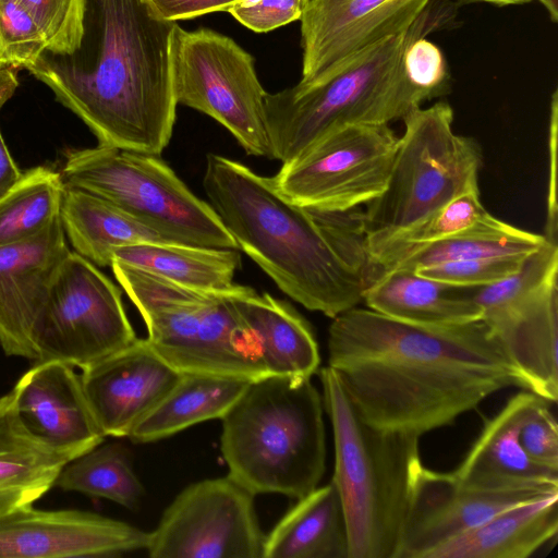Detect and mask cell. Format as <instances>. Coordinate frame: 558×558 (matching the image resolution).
<instances>
[{"label":"cell","mask_w":558,"mask_h":558,"mask_svg":"<svg viewBox=\"0 0 558 558\" xmlns=\"http://www.w3.org/2000/svg\"><path fill=\"white\" fill-rule=\"evenodd\" d=\"M11 391L23 425L49 446L81 456L104 441L73 366L35 362Z\"/></svg>","instance_id":"d6986e66"},{"label":"cell","mask_w":558,"mask_h":558,"mask_svg":"<svg viewBox=\"0 0 558 558\" xmlns=\"http://www.w3.org/2000/svg\"><path fill=\"white\" fill-rule=\"evenodd\" d=\"M398 138L389 124L336 129L282 163L274 184L303 208L345 211L367 205L387 185Z\"/></svg>","instance_id":"7c38bea8"},{"label":"cell","mask_w":558,"mask_h":558,"mask_svg":"<svg viewBox=\"0 0 558 558\" xmlns=\"http://www.w3.org/2000/svg\"><path fill=\"white\" fill-rule=\"evenodd\" d=\"M555 278H558V243L546 240L524 257L515 272L488 286L468 288V292L484 315L521 301Z\"/></svg>","instance_id":"836d02e7"},{"label":"cell","mask_w":558,"mask_h":558,"mask_svg":"<svg viewBox=\"0 0 558 558\" xmlns=\"http://www.w3.org/2000/svg\"><path fill=\"white\" fill-rule=\"evenodd\" d=\"M557 532L558 494L504 509L425 558H527Z\"/></svg>","instance_id":"d4e9b609"},{"label":"cell","mask_w":558,"mask_h":558,"mask_svg":"<svg viewBox=\"0 0 558 558\" xmlns=\"http://www.w3.org/2000/svg\"><path fill=\"white\" fill-rule=\"evenodd\" d=\"M558 93L554 92L550 106L549 123V156H550V181L548 193V211L546 222V233L544 236L550 242H557V199H556V143H557V112H558Z\"/></svg>","instance_id":"b9f144b4"},{"label":"cell","mask_w":558,"mask_h":558,"mask_svg":"<svg viewBox=\"0 0 558 558\" xmlns=\"http://www.w3.org/2000/svg\"><path fill=\"white\" fill-rule=\"evenodd\" d=\"M323 397L311 379L265 376L251 381L221 418L228 475L255 496L300 499L325 472Z\"/></svg>","instance_id":"5b68a950"},{"label":"cell","mask_w":558,"mask_h":558,"mask_svg":"<svg viewBox=\"0 0 558 558\" xmlns=\"http://www.w3.org/2000/svg\"><path fill=\"white\" fill-rule=\"evenodd\" d=\"M263 558H349L344 512L332 480L298 499L265 536Z\"/></svg>","instance_id":"484cf974"},{"label":"cell","mask_w":558,"mask_h":558,"mask_svg":"<svg viewBox=\"0 0 558 558\" xmlns=\"http://www.w3.org/2000/svg\"><path fill=\"white\" fill-rule=\"evenodd\" d=\"M5 68L0 60V69Z\"/></svg>","instance_id":"7dc6e473"},{"label":"cell","mask_w":558,"mask_h":558,"mask_svg":"<svg viewBox=\"0 0 558 558\" xmlns=\"http://www.w3.org/2000/svg\"><path fill=\"white\" fill-rule=\"evenodd\" d=\"M54 486L104 498L135 510L144 486L135 474L128 449L122 444H99L68 462Z\"/></svg>","instance_id":"4dcf8cb0"},{"label":"cell","mask_w":558,"mask_h":558,"mask_svg":"<svg viewBox=\"0 0 558 558\" xmlns=\"http://www.w3.org/2000/svg\"><path fill=\"white\" fill-rule=\"evenodd\" d=\"M546 9L549 19L554 22H558V0H538Z\"/></svg>","instance_id":"bcb514c9"},{"label":"cell","mask_w":558,"mask_h":558,"mask_svg":"<svg viewBox=\"0 0 558 558\" xmlns=\"http://www.w3.org/2000/svg\"><path fill=\"white\" fill-rule=\"evenodd\" d=\"M113 259L174 283L205 291L232 287L241 265L236 248L180 243H141L118 248Z\"/></svg>","instance_id":"f1b7e54d"},{"label":"cell","mask_w":558,"mask_h":558,"mask_svg":"<svg viewBox=\"0 0 558 558\" xmlns=\"http://www.w3.org/2000/svg\"><path fill=\"white\" fill-rule=\"evenodd\" d=\"M510 226L485 209L480 191L462 194L395 235L371 255L369 282L422 245L474 230L506 229Z\"/></svg>","instance_id":"f546056e"},{"label":"cell","mask_w":558,"mask_h":558,"mask_svg":"<svg viewBox=\"0 0 558 558\" xmlns=\"http://www.w3.org/2000/svg\"><path fill=\"white\" fill-rule=\"evenodd\" d=\"M38 27L46 48L66 52L81 34L84 0H19Z\"/></svg>","instance_id":"d590c367"},{"label":"cell","mask_w":558,"mask_h":558,"mask_svg":"<svg viewBox=\"0 0 558 558\" xmlns=\"http://www.w3.org/2000/svg\"><path fill=\"white\" fill-rule=\"evenodd\" d=\"M136 338L121 290L96 265L70 251L35 324L36 362L60 361L84 368Z\"/></svg>","instance_id":"8fae6325"},{"label":"cell","mask_w":558,"mask_h":558,"mask_svg":"<svg viewBox=\"0 0 558 558\" xmlns=\"http://www.w3.org/2000/svg\"><path fill=\"white\" fill-rule=\"evenodd\" d=\"M245 0H146L160 19L177 22L194 19L210 12L229 11Z\"/></svg>","instance_id":"60d3db41"},{"label":"cell","mask_w":558,"mask_h":558,"mask_svg":"<svg viewBox=\"0 0 558 558\" xmlns=\"http://www.w3.org/2000/svg\"><path fill=\"white\" fill-rule=\"evenodd\" d=\"M466 2H484V3H490L498 7H505V5H517V4H525L530 3L534 0H462Z\"/></svg>","instance_id":"f6af8a7d"},{"label":"cell","mask_w":558,"mask_h":558,"mask_svg":"<svg viewBox=\"0 0 558 558\" xmlns=\"http://www.w3.org/2000/svg\"><path fill=\"white\" fill-rule=\"evenodd\" d=\"M327 347L357 414L381 432L421 438L499 390H526L482 319L425 326L355 306L332 318Z\"/></svg>","instance_id":"6da1fadb"},{"label":"cell","mask_w":558,"mask_h":558,"mask_svg":"<svg viewBox=\"0 0 558 558\" xmlns=\"http://www.w3.org/2000/svg\"><path fill=\"white\" fill-rule=\"evenodd\" d=\"M403 68L410 83L426 100L449 93L451 78L445 54L426 36L417 37L408 45Z\"/></svg>","instance_id":"74e56055"},{"label":"cell","mask_w":558,"mask_h":558,"mask_svg":"<svg viewBox=\"0 0 558 558\" xmlns=\"http://www.w3.org/2000/svg\"><path fill=\"white\" fill-rule=\"evenodd\" d=\"M177 27L146 0H84L74 48H45L26 70L90 129L99 145L160 155L171 140L178 106Z\"/></svg>","instance_id":"7a4b0ae2"},{"label":"cell","mask_w":558,"mask_h":558,"mask_svg":"<svg viewBox=\"0 0 558 558\" xmlns=\"http://www.w3.org/2000/svg\"><path fill=\"white\" fill-rule=\"evenodd\" d=\"M60 218L75 252L100 267L111 266L118 248L141 243H170L110 202L78 189L64 187Z\"/></svg>","instance_id":"4316f807"},{"label":"cell","mask_w":558,"mask_h":558,"mask_svg":"<svg viewBox=\"0 0 558 558\" xmlns=\"http://www.w3.org/2000/svg\"><path fill=\"white\" fill-rule=\"evenodd\" d=\"M255 495L228 474L193 483L148 532L151 558H263Z\"/></svg>","instance_id":"4fadbf2b"},{"label":"cell","mask_w":558,"mask_h":558,"mask_svg":"<svg viewBox=\"0 0 558 558\" xmlns=\"http://www.w3.org/2000/svg\"><path fill=\"white\" fill-rule=\"evenodd\" d=\"M147 544L148 532L89 511L31 505L0 519V558L118 557Z\"/></svg>","instance_id":"2e32d148"},{"label":"cell","mask_w":558,"mask_h":558,"mask_svg":"<svg viewBox=\"0 0 558 558\" xmlns=\"http://www.w3.org/2000/svg\"><path fill=\"white\" fill-rule=\"evenodd\" d=\"M183 373L136 338L125 348L82 368L90 410L105 436L129 437Z\"/></svg>","instance_id":"e0dca14e"},{"label":"cell","mask_w":558,"mask_h":558,"mask_svg":"<svg viewBox=\"0 0 558 558\" xmlns=\"http://www.w3.org/2000/svg\"><path fill=\"white\" fill-rule=\"evenodd\" d=\"M302 0H245L228 12L245 27L266 33L300 20Z\"/></svg>","instance_id":"ab89813d"},{"label":"cell","mask_w":558,"mask_h":558,"mask_svg":"<svg viewBox=\"0 0 558 558\" xmlns=\"http://www.w3.org/2000/svg\"><path fill=\"white\" fill-rule=\"evenodd\" d=\"M546 241L544 234L514 226L461 233L411 251L393 268H417L478 257L525 256ZM389 269V270H391Z\"/></svg>","instance_id":"d6a6232c"},{"label":"cell","mask_w":558,"mask_h":558,"mask_svg":"<svg viewBox=\"0 0 558 558\" xmlns=\"http://www.w3.org/2000/svg\"><path fill=\"white\" fill-rule=\"evenodd\" d=\"M429 0H308L302 11L301 85L317 82L362 50L407 29Z\"/></svg>","instance_id":"9a60e30c"},{"label":"cell","mask_w":558,"mask_h":558,"mask_svg":"<svg viewBox=\"0 0 558 558\" xmlns=\"http://www.w3.org/2000/svg\"><path fill=\"white\" fill-rule=\"evenodd\" d=\"M482 320L522 375L526 390L558 399V278Z\"/></svg>","instance_id":"ffe728a7"},{"label":"cell","mask_w":558,"mask_h":558,"mask_svg":"<svg viewBox=\"0 0 558 558\" xmlns=\"http://www.w3.org/2000/svg\"><path fill=\"white\" fill-rule=\"evenodd\" d=\"M402 120L404 132L398 138L387 185L363 210L369 257L456 197L480 191L481 146L453 132L448 102L418 107Z\"/></svg>","instance_id":"ba28073f"},{"label":"cell","mask_w":558,"mask_h":558,"mask_svg":"<svg viewBox=\"0 0 558 558\" xmlns=\"http://www.w3.org/2000/svg\"><path fill=\"white\" fill-rule=\"evenodd\" d=\"M333 432L335 483L344 512L349 558H395L407 517L420 438L366 424L338 374L319 373Z\"/></svg>","instance_id":"8992f818"},{"label":"cell","mask_w":558,"mask_h":558,"mask_svg":"<svg viewBox=\"0 0 558 558\" xmlns=\"http://www.w3.org/2000/svg\"><path fill=\"white\" fill-rule=\"evenodd\" d=\"M19 85L12 68L0 69V109L11 98Z\"/></svg>","instance_id":"ee69618b"},{"label":"cell","mask_w":558,"mask_h":558,"mask_svg":"<svg viewBox=\"0 0 558 558\" xmlns=\"http://www.w3.org/2000/svg\"><path fill=\"white\" fill-rule=\"evenodd\" d=\"M539 398L523 390L485 422L468 454L453 471L462 484L490 490L558 487V471L535 464L519 441L520 425Z\"/></svg>","instance_id":"44dd1931"},{"label":"cell","mask_w":558,"mask_h":558,"mask_svg":"<svg viewBox=\"0 0 558 558\" xmlns=\"http://www.w3.org/2000/svg\"><path fill=\"white\" fill-rule=\"evenodd\" d=\"M454 11L452 3L429 0L407 29L352 56L317 82L267 93L265 117L274 159L288 162L336 129L389 124L418 108L426 99L405 75V48L448 25Z\"/></svg>","instance_id":"277c9868"},{"label":"cell","mask_w":558,"mask_h":558,"mask_svg":"<svg viewBox=\"0 0 558 558\" xmlns=\"http://www.w3.org/2000/svg\"><path fill=\"white\" fill-rule=\"evenodd\" d=\"M61 178L66 187L110 202L170 243L238 250L209 203L193 194L160 155L98 145L72 151Z\"/></svg>","instance_id":"9c48e42d"},{"label":"cell","mask_w":558,"mask_h":558,"mask_svg":"<svg viewBox=\"0 0 558 558\" xmlns=\"http://www.w3.org/2000/svg\"><path fill=\"white\" fill-rule=\"evenodd\" d=\"M22 174L12 159L0 132V198L17 183Z\"/></svg>","instance_id":"7bdbcfd3"},{"label":"cell","mask_w":558,"mask_h":558,"mask_svg":"<svg viewBox=\"0 0 558 558\" xmlns=\"http://www.w3.org/2000/svg\"><path fill=\"white\" fill-rule=\"evenodd\" d=\"M64 187L61 174L47 167L23 173L0 198V246L41 232L60 213Z\"/></svg>","instance_id":"1f68e13d"},{"label":"cell","mask_w":558,"mask_h":558,"mask_svg":"<svg viewBox=\"0 0 558 558\" xmlns=\"http://www.w3.org/2000/svg\"><path fill=\"white\" fill-rule=\"evenodd\" d=\"M78 457L40 440L21 422L13 392L0 397V519L33 505L51 487L62 468Z\"/></svg>","instance_id":"603a6c76"},{"label":"cell","mask_w":558,"mask_h":558,"mask_svg":"<svg viewBox=\"0 0 558 558\" xmlns=\"http://www.w3.org/2000/svg\"><path fill=\"white\" fill-rule=\"evenodd\" d=\"M525 256L478 257L422 267L414 271L450 286L476 288L498 282L515 272Z\"/></svg>","instance_id":"8d00e7d4"},{"label":"cell","mask_w":558,"mask_h":558,"mask_svg":"<svg viewBox=\"0 0 558 558\" xmlns=\"http://www.w3.org/2000/svg\"><path fill=\"white\" fill-rule=\"evenodd\" d=\"M548 403L539 398L529 410L519 428V441L531 461L558 471V425Z\"/></svg>","instance_id":"f35d334b"},{"label":"cell","mask_w":558,"mask_h":558,"mask_svg":"<svg viewBox=\"0 0 558 558\" xmlns=\"http://www.w3.org/2000/svg\"><path fill=\"white\" fill-rule=\"evenodd\" d=\"M110 267L146 325L147 342L175 369L247 381L270 376L256 337L233 303L235 284L205 291L117 259Z\"/></svg>","instance_id":"52a82bcc"},{"label":"cell","mask_w":558,"mask_h":558,"mask_svg":"<svg viewBox=\"0 0 558 558\" xmlns=\"http://www.w3.org/2000/svg\"><path fill=\"white\" fill-rule=\"evenodd\" d=\"M251 381L209 374H183L128 438L146 444L197 423L222 418Z\"/></svg>","instance_id":"83f0119b"},{"label":"cell","mask_w":558,"mask_h":558,"mask_svg":"<svg viewBox=\"0 0 558 558\" xmlns=\"http://www.w3.org/2000/svg\"><path fill=\"white\" fill-rule=\"evenodd\" d=\"M558 494V487L480 489L453 472L415 466L409 508L395 558H425L439 545L474 529L509 507Z\"/></svg>","instance_id":"5bb4252c"},{"label":"cell","mask_w":558,"mask_h":558,"mask_svg":"<svg viewBox=\"0 0 558 558\" xmlns=\"http://www.w3.org/2000/svg\"><path fill=\"white\" fill-rule=\"evenodd\" d=\"M363 301L383 315L425 326L466 324L483 316L468 288L450 286L405 268H393L373 279Z\"/></svg>","instance_id":"cb8c5ba5"},{"label":"cell","mask_w":558,"mask_h":558,"mask_svg":"<svg viewBox=\"0 0 558 558\" xmlns=\"http://www.w3.org/2000/svg\"><path fill=\"white\" fill-rule=\"evenodd\" d=\"M69 253L60 213L35 236L0 246V345L7 355L37 361L35 324Z\"/></svg>","instance_id":"ac0fdd59"},{"label":"cell","mask_w":558,"mask_h":558,"mask_svg":"<svg viewBox=\"0 0 558 558\" xmlns=\"http://www.w3.org/2000/svg\"><path fill=\"white\" fill-rule=\"evenodd\" d=\"M302 1H303V3L305 4L308 0H302Z\"/></svg>","instance_id":"c3c4849f"},{"label":"cell","mask_w":558,"mask_h":558,"mask_svg":"<svg viewBox=\"0 0 558 558\" xmlns=\"http://www.w3.org/2000/svg\"><path fill=\"white\" fill-rule=\"evenodd\" d=\"M44 38L19 0H0V60L4 66L27 68L43 49Z\"/></svg>","instance_id":"e575fe53"},{"label":"cell","mask_w":558,"mask_h":558,"mask_svg":"<svg viewBox=\"0 0 558 558\" xmlns=\"http://www.w3.org/2000/svg\"><path fill=\"white\" fill-rule=\"evenodd\" d=\"M233 303L257 339L269 375L311 379L320 363L307 322L287 302L253 288L235 284Z\"/></svg>","instance_id":"7402d4cb"},{"label":"cell","mask_w":558,"mask_h":558,"mask_svg":"<svg viewBox=\"0 0 558 558\" xmlns=\"http://www.w3.org/2000/svg\"><path fill=\"white\" fill-rule=\"evenodd\" d=\"M203 187L238 250L293 301L330 318L363 301L371 264L360 207H300L271 177L218 154L206 157Z\"/></svg>","instance_id":"3957f363"},{"label":"cell","mask_w":558,"mask_h":558,"mask_svg":"<svg viewBox=\"0 0 558 558\" xmlns=\"http://www.w3.org/2000/svg\"><path fill=\"white\" fill-rule=\"evenodd\" d=\"M173 90L179 104L219 122L247 155L274 159L265 97L254 58L232 38L209 28L173 40Z\"/></svg>","instance_id":"30bf717a"}]
</instances>
